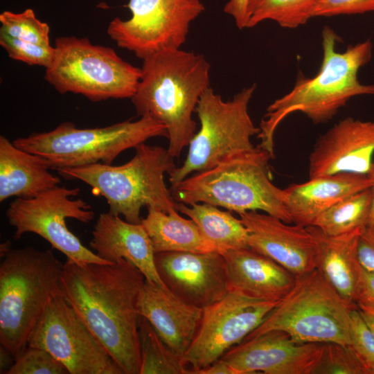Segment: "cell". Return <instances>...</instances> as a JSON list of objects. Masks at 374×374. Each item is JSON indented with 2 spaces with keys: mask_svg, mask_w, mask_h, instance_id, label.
<instances>
[{
  "mask_svg": "<svg viewBox=\"0 0 374 374\" xmlns=\"http://www.w3.org/2000/svg\"><path fill=\"white\" fill-rule=\"evenodd\" d=\"M145 281L133 264H64L61 292L123 374H140L139 299Z\"/></svg>",
  "mask_w": 374,
  "mask_h": 374,
  "instance_id": "obj_1",
  "label": "cell"
},
{
  "mask_svg": "<svg viewBox=\"0 0 374 374\" xmlns=\"http://www.w3.org/2000/svg\"><path fill=\"white\" fill-rule=\"evenodd\" d=\"M323 56L313 78L301 76L293 89L267 109L260 123L259 146L274 157V134L283 120L295 112L305 114L313 123L329 121L352 98L374 95V84L359 82V69L371 60L373 44L366 40L350 45L344 52L335 49L339 36L329 26L321 32Z\"/></svg>",
  "mask_w": 374,
  "mask_h": 374,
  "instance_id": "obj_2",
  "label": "cell"
},
{
  "mask_svg": "<svg viewBox=\"0 0 374 374\" xmlns=\"http://www.w3.org/2000/svg\"><path fill=\"white\" fill-rule=\"evenodd\" d=\"M141 70L133 105L141 116L166 126L167 149L179 157L196 133L192 115L210 87V64L202 54L166 49L144 59Z\"/></svg>",
  "mask_w": 374,
  "mask_h": 374,
  "instance_id": "obj_3",
  "label": "cell"
},
{
  "mask_svg": "<svg viewBox=\"0 0 374 374\" xmlns=\"http://www.w3.org/2000/svg\"><path fill=\"white\" fill-rule=\"evenodd\" d=\"M271 159L259 145L235 153L172 185V196L177 203H206L238 214L260 211L292 223L285 206V190L269 177Z\"/></svg>",
  "mask_w": 374,
  "mask_h": 374,
  "instance_id": "obj_4",
  "label": "cell"
},
{
  "mask_svg": "<svg viewBox=\"0 0 374 374\" xmlns=\"http://www.w3.org/2000/svg\"><path fill=\"white\" fill-rule=\"evenodd\" d=\"M134 148V156L123 165L96 163L56 170L66 179L89 185L95 195L106 199L108 213L123 215L131 223H141L143 206L167 213L178 211V203L164 179L176 168L174 157L160 146L143 143Z\"/></svg>",
  "mask_w": 374,
  "mask_h": 374,
  "instance_id": "obj_5",
  "label": "cell"
},
{
  "mask_svg": "<svg viewBox=\"0 0 374 374\" xmlns=\"http://www.w3.org/2000/svg\"><path fill=\"white\" fill-rule=\"evenodd\" d=\"M64 265L51 249H10L0 264V344L16 359L51 299Z\"/></svg>",
  "mask_w": 374,
  "mask_h": 374,
  "instance_id": "obj_6",
  "label": "cell"
},
{
  "mask_svg": "<svg viewBox=\"0 0 374 374\" xmlns=\"http://www.w3.org/2000/svg\"><path fill=\"white\" fill-rule=\"evenodd\" d=\"M356 308L315 269L296 277L289 293L244 340L277 330L299 343L350 345V314Z\"/></svg>",
  "mask_w": 374,
  "mask_h": 374,
  "instance_id": "obj_7",
  "label": "cell"
},
{
  "mask_svg": "<svg viewBox=\"0 0 374 374\" xmlns=\"http://www.w3.org/2000/svg\"><path fill=\"white\" fill-rule=\"evenodd\" d=\"M168 137L166 127L149 116L103 127L77 128L62 123L54 130L13 141L17 148L44 158L51 168H78L96 163L112 164L123 151L149 139Z\"/></svg>",
  "mask_w": 374,
  "mask_h": 374,
  "instance_id": "obj_8",
  "label": "cell"
},
{
  "mask_svg": "<svg viewBox=\"0 0 374 374\" xmlns=\"http://www.w3.org/2000/svg\"><path fill=\"white\" fill-rule=\"evenodd\" d=\"M54 47L44 78L60 93L81 94L93 102L135 94L141 69L124 61L112 48L73 36L57 38Z\"/></svg>",
  "mask_w": 374,
  "mask_h": 374,
  "instance_id": "obj_9",
  "label": "cell"
},
{
  "mask_svg": "<svg viewBox=\"0 0 374 374\" xmlns=\"http://www.w3.org/2000/svg\"><path fill=\"white\" fill-rule=\"evenodd\" d=\"M256 87L254 84L244 88L228 101L210 87L204 92L195 109L200 128L190 141L183 164L168 174L172 186L192 172L209 169L230 155L255 148L251 139L260 128L250 117L249 104Z\"/></svg>",
  "mask_w": 374,
  "mask_h": 374,
  "instance_id": "obj_10",
  "label": "cell"
},
{
  "mask_svg": "<svg viewBox=\"0 0 374 374\" xmlns=\"http://www.w3.org/2000/svg\"><path fill=\"white\" fill-rule=\"evenodd\" d=\"M80 189L55 186L32 198H16L6 210L9 224L19 240L26 233H35L76 262L111 264L87 248L66 226V219L87 223L94 218L91 206L82 199H73Z\"/></svg>",
  "mask_w": 374,
  "mask_h": 374,
  "instance_id": "obj_11",
  "label": "cell"
},
{
  "mask_svg": "<svg viewBox=\"0 0 374 374\" xmlns=\"http://www.w3.org/2000/svg\"><path fill=\"white\" fill-rule=\"evenodd\" d=\"M28 346L47 350L69 374H123L61 291L51 299L35 326Z\"/></svg>",
  "mask_w": 374,
  "mask_h": 374,
  "instance_id": "obj_12",
  "label": "cell"
},
{
  "mask_svg": "<svg viewBox=\"0 0 374 374\" xmlns=\"http://www.w3.org/2000/svg\"><path fill=\"white\" fill-rule=\"evenodd\" d=\"M132 17L114 18L109 36L122 48L143 60L166 49L180 48L190 23L204 10L200 0H130Z\"/></svg>",
  "mask_w": 374,
  "mask_h": 374,
  "instance_id": "obj_13",
  "label": "cell"
},
{
  "mask_svg": "<svg viewBox=\"0 0 374 374\" xmlns=\"http://www.w3.org/2000/svg\"><path fill=\"white\" fill-rule=\"evenodd\" d=\"M278 302L230 290L222 299L203 308L197 333L181 357L189 374L209 366L231 347L241 343L262 323Z\"/></svg>",
  "mask_w": 374,
  "mask_h": 374,
  "instance_id": "obj_14",
  "label": "cell"
},
{
  "mask_svg": "<svg viewBox=\"0 0 374 374\" xmlns=\"http://www.w3.org/2000/svg\"><path fill=\"white\" fill-rule=\"evenodd\" d=\"M324 344L299 343L281 330L242 341L220 358L235 374H313Z\"/></svg>",
  "mask_w": 374,
  "mask_h": 374,
  "instance_id": "obj_15",
  "label": "cell"
},
{
  "mask_svg": "<svg viewBox=\"0 0 374 374\" xmlns=\"http://www.w3.org/2000/svg\"><path fill=\"white\" fill-rule=\"evenodd\" d=\"M154 262L166 287L190 305L204 308L230 291L226 261L218 251L155 253Z\"/></svg>",
  "mask_w": 374,
  "mask_h": 374,
  "instance_id": "obj_16",
  "label": "cell"
},
{
  "mask_svg": "<svg viewBox=\"0 0 374 374\" xmlns=\"http://www.w3.org/2000/svg\"><path fill=\"white\" fill-rule=\"evenodd\" d=\"M238 215L248 231L250 249L271 258L296 278L316 269L317 245L308 227L256 211Z\"/></svg>",
  "mask_w": 374,
  "mask_h": 374,
  "instance_id": "obj_17",
  "label": "cell"
},
{
  "mask_svg": "<svg viewBox=\"0 0 374 374\" xmlns=\"http://www.w3.org/2000/svg\"><path fill=\"white\" fill-rule=\"evenodd\" d=\"M373 154L374 121L346 118L317 140L308 159L309 179L344 172L366 175Z\"/></svg>",
  "mask_w": 374,
  "mask_h": 374,
  "instance_id": "obj_18",
  "label": "cell"
},
{
  "mask_svg": "<svg viewBox=\"0 0 374 374\" xmlns=\"http://www.w3.org/2000/svg\"><path fill=\"white\" fill-rule=\"evenodd\" d=\"M141 317L152 326L162 341L181 357L199 326L203 308L190 305L168 289L145 279L139 299Z\"/></svg>",
  "mask_w": 374,
  "mask_h": 374,
  "instance_id": "obj_19",
  "label": "cell"
},
{
  "mask_svg": "<svg viewBox=\"0 0 374 374\" xmlns=\"http://www.w3.org/2000/svg\"><path fill=\"white\" fill-rule=\"evenodd\" d=\"M89 246L106 261H129L143 273L146 280L168 289L157 272L155 253L141 223H131L109 213H101L92 231Z\"/></svg>",
  "mask_w": 374,
  "mask_h": 374,
  "instance_id": "obj_20",
  "label": "cell"
},
{
  "mask_svg": "<svg viewBox=\"0 0 374 374\" xmlns=\"http://www.w3.org/2000/svg\"><path fill=\"white\" fill-rule=\"evenodd\" d=\"M221 253L226 264L230 290L252 298L280 301L295 283L296 277L290 271L249 247Z\"/></svg>",
  "mask_w": 374,
  "mask_h": 374,
  "instance_id": "obj_21",
  "label": "cell"
},
{
  "mask_svg": "<svg viewBox=\"0 0 374 374\" xmlns=\"http://www.w3.org/2000/svg\"><path fill=\"white\" fill-rule=\"evenodd\" d=\"M371 187L368 177L362 174L344 172L309 179L284 189L285 206L292 223L308 227L338 202Z\"/></svg>",
  "mask_w": 374,
  "mask_h": 374,
  "instance_id": "obj_22",
  "label": "cell"
},
{
  "mask_svg": "<svg viewBox=\"0 0 374 374\" xmlns=\"http://www.w3.org/2000/svg\"><path fill=\"white\" fill-rule=\"evenodd\" d=\"M308 229L316 242V269L344 300L357 305L355 294L362 269L357 246L365 229L329 235L314 226Z\"/></svg>",
  "mask_w": 374,
  "mask_h": 374,
  "instance_id": "obj_23",
  "label": "cell"
},
{
  "mask_svg": "<svg viewBox=\"0 0 374 374\" xmlns=\"http://www.w3.org/2000/svg\"><path fill=\"white\" fill-rule=\"evenodd\" d=\"M43 157L24 151L0 136V202L11 197L32 198L54 188L60 179L49 172Z\"/></svg>",
  "mask_w": 374,
  "mask_h": 374,
  "instance_id": "obj_24",
  "label": "cell"
},
{
  "mask_svg": "<svg viewBox=\"0 0 374 374\" xmlns=\"http://www.w3.org/2000/svg\"><path fill=\"white\" fill-rule=\"evenodd\" d=\"M177 211L167 213L148 208L147 216L142 218L141 223L148 234L154 253L218 251L191 219L183 217Z\"/></svg>",
  "mask_w": 374,
  "mask_h": 374,
  "instance_id": "obj_25",
  "label": "cell"
},
{
  "mask_svg": "<svg viewBox=\"0 0 374 374\" xmlns=\"http://www.w3.org/2000/svg\"><path fill=\"white\" fill-rule=\"evenodd\" d=\"M178 211L188 216L198 226L204 238L220 253L249 248L248 231L240 219L229 211L206 204L178 203Z\"/></svg>",
  "mask_w": 374,
  "mask_h": 374,
  "instance_id": "obj_26",
  "label": "cell"
},
{
  "mask_svg": "<svg viewBox=\"0 0 374 374\" xmlns=\"http://www.w3.org/2000/svg\"><path fill=\"white\" fill-rule=\"evenodd\" d=\"M372 206L371 188L354 193L321 213L312 226L329 235L366 229Z\"/></svg>",
  "mask_w": 374,
  "mask_h": 374,
  "instance_id": "obj_27",
  "label": "cell"
},
{
  "mask_svg": "<svg viewBox=\"0 0 374 374\" xmlns=\"http://www.w3.org/2000/svg\"><path fill=\"white\" fill-rule=\"evenodd\" d=\"M320 0H248L247 28L265 20L276 21L281 27L295 28L310 18Z\"/></svg>",
  "mask_w": 374,
  "mask_h": 374,
  "instance_id": "obj_28",
  "label": "cell"
},
{
  "mask_svg": "<svg viewBox=\"0 0 374 374\" xmlns=\"http://www.w3.org/2000/svg\"><path fill=\"white\" fill-rule=\"evenodd\" d=\"M139 340L140 374H189L181 357L162 341L143 317L139 321Z\"/></svg>",
  "mask_w": 374,
  "mask_h": 374,
  "instance_id": "obj_29",
  "label": "cell"
},
{
  "mask_svg": "<svg viewBox=\"0 0 374 374\" xmlns=\"http://www.w3.org/2000/svg\"><path fill=\"white\" fill-rule=\"evenodd\" d=\"M0 31L23 41L50 46V28L38 19L31 8L15 13L4 11L0 14Z\"/></svg>",
  "mask_w": 374,
  "mask_h": 374,
  "instance_id": "obj_30",
  "label": "cell"
},
{
  "mask_svg": "<svg viewBox=\"0 0 374 374\" xmlns=\"http://www.w3.org/2000/svg\"><path fill=\"white\" fill-rule=\"evenodd\" d=\"M371 374L350 345L324 344L319 363L313 374Z\"/></svg>",
  "mask_w": 374,
  "mask_h": 374,
  "instance_id": "obj_31",
  "label": "cell"
},
{
  "mask_svg": "<svg viewBox=\"0 0 374 374\" xmlns=\"http://www.w3.org/2000/svg\"><path fill=\"white\" fill-rule=\"evenodd\" d=\"M67 368L47 350L27 346L6 374H69Z\"/></svg>",
  "mask_w": 374,
  "mask_h": 374,
  "instance_id": "obj_32",
  "label": "cell"
},
{
  "mask_svg": "<svg viewBox=\"0 0 374 374\" xmlns=\"http://www.w3.org/2000/svg\"><path fill=\"white\" fill-rule=\"evenodd\" d=\"M0 44L13 60L28 65L48 67L54 58L55 49L52 46H42L26 42L0 31Z\"/></svg>",
  "mask_w": 374,
  "mask_h": 374,
  "instance_id": "obj_33",
  "label": "cell"
},
{
  "mask_svg": "<svg viewBox=\"0 0 374 374\" xmlns=\"http://www.w3.org/2000/svg\"><path fill=\"white\" fill-rule=\"evenodd\" d=\"M350 346L374 374V336L357 308L350 314Z\"/></svg>",
  "mask_w": 374,
  "mask_h": 374,
  "instance_id": "obj_34",
  "label": "cell"
},
{
  "mask_svg": "<svg viewBox=\"0 0 374 374\" xmlns=\"http://www.w3.org/2000/svg\"><path fill=\"white\" fill-rule=\"evenodd\" d=\"M374 11V0H320L314 17L363 14Z\"/></svg>",
  "mask_w": 374,
  "mask_h": 374,
  "instance_id": "obj_35",
  "label": "cell"
},
{
  "mask_svg": "<svg viewBox=\"0 0 374 374\" xmlns=\"http://www.w3.org/2000/svg\"><path fill=\"white\" fill-rule=\"evenodd\" d=\"M357 305L374 308V272L362 267L354 299Z\"/></svg>",
  "mask_w": 374,
  "mask_h": 374,
  "instance_id": "obj_36",
  "label": "cell"
},
{
  "mask_svg": "<svg viewBox=\"0 0 374 374\" xmlns=\"http://www.w3.org/2000/svg\"><path fill=\"white\" fill-rule=\"evenodd\" d=\"M357 250L362 267L374 272V231L372 229L367 228L362 233Z\"/></svg>",
  "mask_w": 374,
  "mask_h": 374,
  "instance_id": "obj_37",
  "label": "cell"
},
{
  "mask_svg": "<svg viewBox=\"0 0 374 374\" xmlns=\"http://www.w3.org/2000/svg\"><path fill=\"white\" fill-rule=\"evenodd\" d=\"M248 0H229L224 11L231 15L239 29L247 28V8Z\"/></svg>",
  "mask_w": 374,
  "mask_h": 374,
  "instance_id": "obj_38",
  "label": "cell"
},
{
  "mask_svg": "<svg viewBox=\"0 0 374 374\" xmlns=\"http://www.w3.org/2000/svg\"><path fill=\"white\" fill-rule=\"evenodd\" d=\"M194 374H235V372L229 364L219 359Z\"/></svg>",
  "mask_w": 374,
  "mask_h": 374,
  "instance_id": "obj_39",
  "label": "cell"
},
{
  "mask_svg": "<svg viewBox=\"0 0 374 374\" xmlns=\"http://www.w3.org/2000/svg\"><path fill=\"white\" fill-rule=\"evenodd\" d=\"M358 311L374 336V308L366 305H357Z\"/></svg>",
  "mask_w": 374,
  "mask_h": 374,
  "instance_id": "obj_40",
  "label": "cell"
},
{
  "mask_svg": "<svg viewBox=\"0 0 374 374\" xmlns=\"http://www.w3.org/2000/svg\"><path fill=\"white\" fill-rule=\"evenodd\" d=\"M366 175L371 182V189L372 191V206L368 222V228H373L374 227V157Z\"/></svg>",
  "mask_w": 374,
  "mask_h": 374,
  "instance_id": "obj_41",
  "label": "cell"
},
{
  "mask_svg": "<svg viewBox=\"0 0 374 374\" xmlns=\"http://www.w3.org/2000/svg\"><path fill=\"white\" fill-rule=\"evenodd\" d=\"M1 369L0 373H6L9 368L12 366L11 363L15 362L12 355L3 346H1Z\"/></svg>",
  "mask_w": 374,
  "mask_h": 374,
  "instance_id": "obj_42",
  "label": "cell"
},
{
  "mask_svg": "<svg viewBox=\"0 0 374 374\" xmlns=\"http://www.w3.org/2000/svg\"><path fill=\"white\" fill-rule=\"evenodd\" d=\"M11 249V242L7 240L1 244L0 255L3 258Z\"/></svg>",
  "mask_w": 374,
  "mask_h": 374,
  "instance_id": "obj_43",
  "label": "cell"
},
{
  "mask_svg": "<svg viewBox=\"0 0 374 374\" xmlns=\"http://www.w3.org/2000/svg\"><path fill=\"white\" fill-rule=\"evenodd\" d=\"M371 229H373V230L374 231V227H373V228H371Z\"/></svg>",
  "mask_w": 374,
  "mask_h": 374,
  "instance_id": "obj_44",
  "label": "cell"
}]
</instances>
